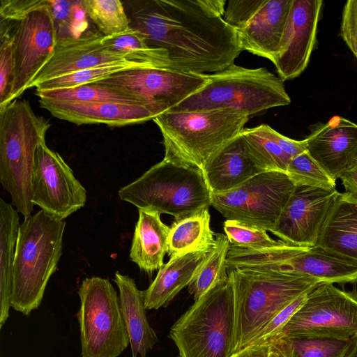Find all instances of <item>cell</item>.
I'll return each mask as SVG.
<instances>
[{
	"label": "cell",
	"instance_id": "8992f818",
	"mask_svg": "<svg viewBox=\"0 0 357 357\" xmlns=\"http://www.w3.org/2000/svg\"><path fill=\"white\" fill-rule=\"evenodd\" d=\"M208 82L169 111L231 109L248 116L291 103L284 82L266 68H246L234 63L208 74Z\"/></svg>",
	"mask_w": 357,
	"mask_h": 357
},
{
	"label": "cell",
	"instance_id": "d590c367",
	"mask_svg": "<svg viewBox=\"0 0 357 357\" xmlns=\"http://www.w3.org/2000/svg\"><path fill=\"white\" fill-rule=\"evenodd\" d=\"M58 39L78 38L87 23L81 1L48 0Z\"/></svg>",
	"mask_w": 357,
	"mask_h": 357
},
{
	"label": "cell",
	"instance_id": "bcb514c9",
	"mask_svg": "<svg viewBox=\"0 0 357 357\" xmlns=\"http://www.w3.org/2000/svg\"><path fill=\"white\" fill-rule=\"evenodd\" d=\"M268 357H284L279 349L271 340Z\"/></svg>",
	"mask_w": 357,
	"mask_h": 357
},
{
	"label": "cell",
	"instance_id": "f1b7e54d",
	"mask_svg": "<svg viewBox=\"0 0 357 357\" xmlns=\"http://www.w3.org/2000/svg\"><path fill=\"white\" fill-rule=\"evenodd\" d=\"M100 43L103 47L113 52L125 54L132 61L149 64L155 68H168V53L160 48L150 47L144 36L136 29L112 36H102Z\"/></svg>",
	"mask_w": 357,
	"mask_h": 357
},
{
	"label": "cell",
	"instance_id": "7c38bea8",
	"mask_svg": "<svg viewBox=\"0 0 357 357\" xmlns=\"http://www.w3.org/2000/svg\"><path fill=\"white\" fill-rule=\"evenodd\" d=\"M208 81V74L148 67L119 72L96 83L131 93L158 116L199 91Z\"/></svg>",
	"mask_w": 357,
	"mask_h": 357
},
{
	"label": "cell",
	"instance_id": "ffe728a7",
	"mask_svg": "<svg viewBox=\"0 0 357 357\" xmlns=\"http://www.w3.org/2000/svg\"><path fill=\"white\" fill-rule=\"evenodd\" d=\"M292 0H265L241 26L236 29L242 51L270 60L272 63L288 19Z\"/></svg>",
	"mask_w": 357,
	"mask_h": 357
},
{
	"label": "cell",
	"instance_id": "6da1fadb",
	"mask_svg": "<svg viewBox=\"0 0 357 357\" xmlns=\"http://www.w3.org/2000/svg\"><path fill=\"white\" fill-rule=\"evenodd\" d=\"M225 0L136 2L130 26L148 45L168 53V68L199 74L222 70L242 52L236 31L224 20Z\"/></svg>",
	"mask_w": 357,
	"mask_h": 357
},
{
	"label": "cell",
	"instance_id": "d6a6232c",
	"mask_svg": "<svg viewBox=\"0 0 357 357\" xmlns=\"http://www.w3.org/2000/svg\"><path fill=\"white\" fill-rule=\"evenodd\" d=\"M81 3L86 15L104 36L119 34L130 27L131 20L119 0H83Z\"/></svg>",
	"mask_w": 357,
	"mask_h": 357
},
{
	"label": "cell",
	"instance_id": "603a6c76",
	"mask_svg": "<svg viewBox=\"0 0 357 357\" xmlns=\"http://www.w3.org/2000/svg\"><path fill=\"white\" fill-rule=\"evenodd\" d=\"M114 281L119 290L121 310L130 338L132 356L146 357L159 341L146 313L143 292L128 275L116 272Z\"/></svg>",
	"mask_w": 357,
	"mask_h": 357
},
{
	"label": "cell",
	"instance_id": "1f68e13d",
	"mask_svg": "<svg viewBox=\"0 0 357 357\" xmlns=\"http://www.w3.org/2000/svg\"><path fill=\"white\" fill-rule=\"evenodd\" d=\"M255 162L263 172L286 173L291 158L263 131L261 126L241 133Z\"/></svg>",
	"mask_w": 357,
	"mask_h": 357
},
{
	"label": "cell",
	"instance_id": "f35d334b",
	"mask_svg": "<svg viewBox=\"0 0 357 357\" xmlns=\"http://www.w3.org/2000/svg\"><path fill=\"white\" fill-rule=\"evenodd\" d=\"M309 292L298 296L280 311L265 327L250 341L246 347L261 344L278 336L294 314L303 305Z\"/></svg>",
	"mask_w": 357,
	"mask_h": 357
},
{
	"label": "cell",
	"instance_id": "8fae6325",
	"mask_svg": "<svg viewBox=\"0 0 357 357\" xmlns=\"http://www.w3.org/2000/svg\"><path fill=\"white\" fill-rule=\"evenodd\" d=\"M278 336L357 339L356 287L346 291L334 284L319 285Z\"/></svg>",
	"mask_w": 357,
	"mask_h": 357
},
{
	"label": "cell",
	"instance_id": "4316f807",
	"mask_svg": "<svg viewBox=\"0 0 357 357\" xmlns=\"http://www.w3.org/2000/svg\"><path fill=\"white\" fill-rule=\"evenodd\" d=\"M208 209L175 221L170 227L167 254L169 258L193 252H210L215 234L210 226Z\"/></svg>",
	"mask_w": 357,
	"mask_h": 357
},
{
	"label": "cell",
	"instance_id": "60d3db41",
	"mask_svg": "<svg viewBox=\"0 0 357 357\" xmlns=\"http://www.w3.org/2000/svg\"><path fill=\"white\" fill-rule=\"evenodd\" d=\"M340 36L357 59V0H349L344 4Z\"/></svg>",
	"mask_w": 357,
	"mask_h": 357
},
{
	"label": "cell",
	"instance_id": "2e32d148",
	"mask_svg": "<svg viewBox=\"0 0 357 357\" xmlns=\"http://www.w3.org/2000/svg\"><path fill=\"white\" fill-rule=\"evenodd\" d=\"M322 0H292L273 63L283 81L298 77L307 68L317 43Z\"/></svg>",
	"mask_w": 357,
	"mask_h": 357
},
{
	"label": "cell",
	"instance_id": "5bb4252c",
	"mask_svg": "<svg viewBox=\"0 0 357 357\" xmlns=\"http://www.w3.org/2000/svg\"><path fill=\"white\" fill-rule=\"evenodd\" d=\"M32 203L50 216L65 220L85 206L86 190L63 158L45 142L38 146L31 178Z\"/></svg>",
	"mask_w": 357,
	"mask_h": 357
},
{
	"label": "cell",
	"instance_id": "ee69618b",
	"mask_svg": "<svg viewBox=\"0 0 357 357\" xmlns=\"http://www.w3.org/2000/svg\"><path fill=\"white\" fill-rule=\"evenodd\" d=\"M340 178L342 180L345 192L357 198V158L342 174Z\"/></svg>",
	"mask_w": 357,
	"mask_h": 357
},
{
	"label": "cell",
	"instance_id": "44dd1931",
	"mask_svg": "<svg viewBox=\"0 0 357 357\" xmlns=\"http://www.w3.org/2000/svg\"><path fill=\"white\" fill-rule=\"evenodd\" d=\"M202 172L213 194L230 191L264 172L253 160L241 134L216 151Z\"/></svg>",
	"mask_w": 357,
	"mask_h": 357
},
{
	"label": "cell",
	"instance_id": "f6af8a7d",
	"mask_svg": "<svg viewBox=\"0 0 357 357\" xmlns=\"http://www.w3.org/2000/svg\"><path fill=\"white\" fill-rule=\"evenodd\" d=\"M271 340L261 344L248 346L235 353L230 357H268Z\"/></svg>",
	"mask_w": 357,
	"mask_h": 357
},
{
	"label": "cell",
	"instance_id": "9a60e30c",
	"mask_svg": "<svg viewBox=\"0 0 357 357\" xmlns=\"http://www.w3.org/2000/svg\"><path fill=\"white\" fill-rule=\"evenodd\" d=\"M339 194L336 188L295 185L271 232L289 245L316 246Z\"/></svg>",
	"mask_w": 357,
	"mask_h": 357
},
{
	"label": "cell",
	"instance_id": "b9f144b4",
	"mask_svg": "<svg viewBox=\"0 0 357 357\" xmlns=\"http://www.w3.org/2000/svg\"><path fill=\"white\" fill-rule=\"evenodd\" d=\"M47 4V0H1V20L19 22L31 12Z\"/></svg>",
	"mask_w": 357,
	"mask_h": 357
},
{
	"label": "cell",
	"instance_id": "5b68a950",
	"mask_svg": "<svg viewBox=\"0 0 357 357\" xmlns=\"http://www.w3.org/2000/svg\"><path fill=\"white\" fill-rule=\"evenodd\" d=\"M248 116L231 109L167 111L153 120L162 135L164 160L202 168L220 149L239 135Z\"/></svg>",
	"mask_w": 357,
	"mask_h": 357
},
{
	"label": "cell",
	"instance_id": "d6986e66",
	"mask_svg": "<svg viewBox=\"0 0 357 357\" xmlns=\"http://www.w3.org/2000/svg\"><path fill=\"white\" fill-rule=\"evenodd\" d=\"M40 107L55 118L77 125L125 126L144 123L157 115L149 107L112 102H70L39 98Z\"/></svg>",
	"mask_w": 357,
	"mask_h": 357
},
{
	"label": "cell",
	"instance_id": "3957f363",
	"mask_svg": "<svg viewBox=\"0 0 357 357\" xmlns=\"http://www.w3.org/2000/svg\"><path fill=\"white\" fill-rule=\"evenodd\" d=\"M66 221L43 210L20 225L13 268L11 307L26 316L40 305L62 255Z\"/></svg>",
	"mask_w": 357,
	"mask_h": 357
},
{
	"label": "cell",
	"instance_id": "836d02e7",
	"mask_svg": "<svg viewBox=\"0 0 357 357\" xmlns=\"http://www.w3.org/2000/svg\"><path fill=\"white\" fill-rule=\"evenodd\" d=\"M148 67L153 66L144 63L131 61L116 62L77 71L43 82L36 87V91H41L73 88L80 85L100 82L119 72Z\"/></svg>",
	"mask_w": 357,
	"mask_h": 357
},
{
	"label": "cell",
	"instance_id": "7bdbcfd3",
	"mask_svg": "<svg viewBox=\"0 0 357 357\" xmlns=\"http://www.w3.org/2000/svg\"><path fill=\"white\" fill-rule=\"evenodd\" d=\"M264 133L274 141L291 158L307 151L305 139L295 140L287 137L266 124L260 125Z\"/></svg>",
	"mask_w": 357,
	"mask_h": 357
},
{
	"label": "cell",
	"instance_id": "83f0119b",
	"mask_svg": "<svg viewBox=\"0 0 357 357\" xmlns=\"http://www.w3.org/2000/svg\"><path fill=\"white\" fill-rule=\"evenodd\" d=\"M284 357H355L357 339L277 336L271 340Z\"/></svg>",
	"mask_w": 357,
	"mask_h": 357
},
{
	"label": "cell",
	"instance_id": "d4e9b609",
	"mask_svg": "<svg viewBox=\"0 0 357 357\" xmlns=\"http://www.w3.org/2000/svg\"><path fill=\"white\" fill-rule=\"evenodd\" d=\"M357 263V198L340 193L317 245Z\"/></svg>",
	"mask_w": 357,
	"mask_h": 357
},
{
	"label": "cell",
	"instance_id": "74e56055",
	"mask_svg": "<svg viewBox=\"0 0 357 357\" xmlns=\"http://www.w3.org/2000/svg\"><path fill=\"white\" fill-rule=\"evenodd\" d=\"M17 23L1 20L0 31V109L9 93L14 72L13 36Z\"/></svg>",
	"mask_w": 357,
	"mask_h": 357
},
{
	"label": "cell",
	"instance_id": "e0dca14e",
	"mask_svg": "<svg viewBox=\"0 0 357 357\" xmlns=\"http://www.w3.org/2000/svg\"><path fill=\"white\" fill-rule=\"evenodd\" d=\"M102 36L99 31H90L78 38L58 39L51 58L26 89L62 75L116 62L131 61L128 56L103 47L100 43Z\"/></svg>",
	"mask_w": 357,
	"mask_h": 357
},
{
	"label": "cell",
	"instance_id": "ab89813d",
	"mask_svg": "<svg viewBox=\"0 0 357 357\" xmlns=\"http://www.w3.org/2000/svg\"><path fill=\"white\" fill-rule=\"evenodd\" d=\"M265 0H231L227 1L225 22L235 29L243 25L262 6Z\"/></svg>",
	"mask_w": 357,
	"mask_h": 357
},
{
	"label": "cell",
	"instance_id": "4fadbf2b",
	"mask_svg": "<svg viewBox=\"0 0 357 357\" xmlns=\"http://www.w3.org/2000/svg\"><path fill=\"white\" fill-rule=\"evenodd\" d=\"M58 40L49 1L19 21L13 36L14 72L7 99L0 109L20 97L51 58Z\"/></svg>",
	"mask_w": 357,
	"mask_h": 357
},
{
	"label": "cell",
	"instance_id": "e575fe53",
	"mask_svg": "<svg viewBox=\"0 0 357 357\" xmlns=\"http://www.w3.org/2000/svg\"><path fill=\"white\" fill-rule=\"evenodd\" d=\"M286 174L295 185L336 188V181L307 151L290 159Z\"/></svg>",
	"mask_w": 357,
	"mask_h": 357
},
{
	"label": "cell",
	"instance_id": "277c9868",
	"mask_svg": "<svg viewBox=\"0 0 357 357\" xmlns=\"http://www.w3.org/2000/svg\"><path fill=\"white\" fill-rule=\"evenodd\" d=\"M50 126L26 100H15L0 109V182L11 197V205L24 218L32 215L35 156Z\"/></svg>",
	"mask_w": 357,
	"mask_h": 357
},
{
	"label": "cell",
	"instance_id": "cb8c5ba5",
	"mask_svg": "<svg viewBox=\"0 0 357 357\" xmlns=\"http://www.w3.org/2000/svg\"><path fill=\"white\" fill-rule=\"evenodd\" d=\"M169 231L170 227L162 222L159 212L139 209L130 250L131 261L148 273L159 270L168 251Z\"/></svg>",
	"mask_w": 357,
	"mask_h": 357
},
{
	"label": "cell",
	"instance_id": "8d00e7d4",
	"mask_svg": "<svg viewBox=\"0 0 357 357\" xmlns=\"http://www.w3.org/2000/svg\"><path fill=\"white\" fill-rule=\"evenodd\" d=\"M223 229L230 244L236 247L263 249L287 244L271 238L265 229L235 220H225Z\"/></svg>",
	"mask_w": 357,
	"mask_h": 357
},
{
	"label": "cell",
	"instance_id": "ba28073f",
	"mask_svg": "<svg viewBox=\"0 0 357 357\" xmlns=\"http://www.w3.org/2000/svg\"><path fill=\"white\" fill-rule=\"evenodd\" d=\"M234 331L230 278L202 296L170 328L178 357H230Z\"/></svg>",
	"mask_w": 357,
	"mask_h": 357
},
{
	"label": "cell",
	"instance_id": "9c48e42d",
	"mask_svg": "<svg viewBox=\"0 0 357 357\" xmlns=\"http://www.w3.org/2000/svg\"><path fill=\"white\" fill-rule=\"evenodd\" d=\"M82 357H118L130 344L119 296L108 279L86 278L78 290Z\"/></svg>",
	"mask_w": 357,
	"mask_h": 357
},
{
	"label": "cell",
	"instance_id": "30bf717a",
	"mask_svg": "<svg viewBox=\"0 0 357 357\" xmlns=\"http://www.w3.org/2000/svg\"><path fill=\"white\" fill-rule=\"evenodd\" d=\"M294 188L286 173L264 172L230 191L212 193L211 206L226 220L271 231Z\"/></svg>",
	"mask_w": 357,
	"mask_h": 357
},
{
	"label": "cell",
	"instance_id": "f546056e",
	"mask_svg": "<svg viewBox=\"0 0 357 357\" xmlns=\"http://www.w3.org/2000/svg\"><path fill=\"white\" fill-rule=\"evenodd\" d=\"M215 236L214 247L188 286L195 301L229 278L227 257L231 244L222 234H215Z\"/></svg>",
	"mask_w": 357,
	"mask_h": 357
},
{
	"label": "cell",
	"instance_id": "7a4b0ae2",
	"mask_svg": "<svg viewBox=\"0 0 357 357\" xmlns=\"http://www.w3.org/2000/svg\"><path fill=\"white\" fill-rule=\"evenodd\" d=\"M228 274L234 301L232 354L245 348L294 300L326 283L307 275L251 269L234 268Z\"/></svg>",
	"mask_w": 357,
	"mask_h": 357
},
{
	"label": "cell",
	"instance_id": "ac0fdd59",
	"mask_svg": "<svg viewBox=\"0 0 357 357\" xmlns=\"http://www.w3.org/2000/svg\"><path fill=\"white\" fill-rule=\"evenodd\" d=\"M305 140L307 151L335 181L357 158V124L344 117L317 123Z\"/></svg>",
	"mask_w": 357,
	"mask_h": 357
},
{
	"label": "cell",
	"instance_id": "484cf974",
	"mask_svg": "<svg viewBox=\"0 0 357 357\" xmlns=\"http://www.w3.org/2000/svg\"><path fill=\"white\" fill-rule=\"evenodd\" d=\"M20 226L17 210L0 198V329L11 307L13 268Z\"/></svg>",
	"mask_w": 357,
	"mask_h": 357
},
{
	"label": "cell",
	"instance_id": "52a82bcc",
	"mask_svg": "<svg viewBox=\"0 0 357 357\" xmlns=\"http://www.w3.org/2000/svg\"><path fill=\"white\" fill-rule=\"evenodd\" d=\"M211 195L202 169L164 159L118 192L138 209L169 214L175 221L208 209Z\"/></svg>",
	"mask_w": 357,
	"mask_h": 357
},
{
	"label": "cell",
	"instance_id": "7402d4cb",
	"mask_svg": "<svg viewBox=\"0 0 357 357\" xmlns=\"http://www.w3.org/2000/svg\"><path fill=\"white\" fill-rule=\"evenodd\" d=\"M209 252H193L170 258L143 292L146 310L166 306L178 293L191 282Z\"/></svg>",
	"mask_w": 357,
	"mask_h": 357
},
{
	"label": "cell",
	"instance_id": "4dcf8cb0",
	"mask_svg": "<svg viewBox=\"0 0 357 357\" xmlns=\"http://www.w3.org/2000/svg\"><path fill=\"white\" fill-rule=\"evenodd\" d=\"M36 95L39 98L53 100L82 102H112L140 105L149 107L141 100L131 93L99 83L87 84L70 89L36 91Z\"/></svg>",
	"mask_w": 357,
	"mask_h": 357
}]
</instances>
